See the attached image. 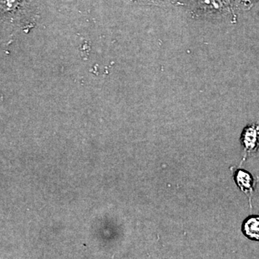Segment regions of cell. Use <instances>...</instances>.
<instances>
[{
	"label": "cell",
	"instance_id": "1",
	"mask_svg": "<svg viewBox=\"0 0 259 259\" xmlns=\"http://www.w3.org/2000/svg\"><path fill=\"white\" fill-rule=\"evenodd\" d=\"M41 0H0L2 31L27 32L36 25Z\"/></svg>",
	"mask_w": 259,
	"mask_h": 259
},
{
	"label": "cell",
	"instance_id": "2",
	"mask_svg": "<svg viewBox=\"0 0 259 259\" xmlns=\"http://www.w3.org/2000/svg\"><path fill=\"white\" fill-rule=\"evenodd\" d=\"M187 11L193 19L236 23L235 0H188Z\"/></svg>",
	"mask_w": 259,
	"mask_h": 259
},
{
	"label": "cell",
	"instance_id": "3",
	"mask_svg": "<svg viewBox=\"0 0 259 259\" xmlns=\"http://www.w3.org/2000/svg\"><path fill=\"white\" fill-rule=\"evenodd\" d=\"M240 141L243 147V161L258 151L259 148V122L245 126L242 131Z\"/></svg>",
	"mask_w": 259,
	"mask_h": 259
},
{
	"label": "cell",
	"instance_id": "4",
	"mask_svg": "<svg viewBox=\"0 0 259 259\" xmlns=\"http://www.w3.org/2000/svg\"><path fill=\"white\" fill-rule=\"evenodd\" d=\"M233 180L239 190L248 197L251 207V198L254 192L256 180L250 172L242 168H233L232 170Z\"/></svg>",
	"mask_w": 259,
	"mask_h": 259
},
{
	"label": "cell",
	"instance_id": "5",
	"mask_svg": "<svg viewBox=\"0 0 259 259\" xmlns=\"http://www.w3.org/2000/svg\"><path fill=\"white\" fill-rule=\"evenodd\" d=\"M241 231L248 239L259 241V215H250L242 223Z\"/></svg>",
	"mask_w": 259,
	"mask_h": 259
},
{
	"label": "cell",
	"instance_id": "6",
	"mask_svg": "<svg viewBox=\"0 0 259 259\" xmlns=\"http://www.w3.org/2000/svg\"><path fill=\"white\" fill-rule=\"evenodd\" d=\"M129 4L147 5L161 8H170L183 5L180 0H123Z\"/></svg>",
	"mask_w": 259,
	"mask_h": 259
},
{
	"label": "cell",
	"instance_id": "7",
	"mask_svg": "<svg viewBox=\"0 0 259 259\" xmlns=\"http://www.w3.org/2000/svg\"><path fill=\"white\" fill-rule=\"evenodd\" d=\"M259 0H235L237 12L248 11L253 8Z\"/></svg>",
	"mask_w": 259,
	"mask_h": 259
}]
</instances>
